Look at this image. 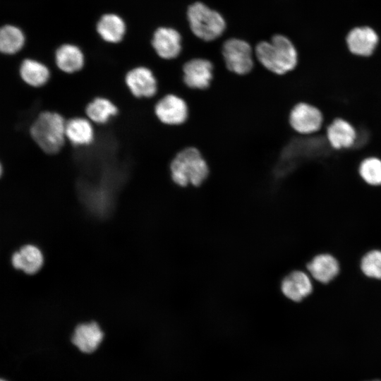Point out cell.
Instances as JSON below:
<instances>
[{"instance_id":"obj_1","label":"cell","mask_w":381,"mask_h":381,"mask_svg":"<svg viewBox=\"0 0 381 381\" xmlns=\"http://www.w3.org/2000/svg\"><path fill=\"white\" fill-rule=\"evenodd\" d=\"M66 119L60 113L44 110L31 123L28 132L33 143L44 154L56 155L67 143L65 126Z\"/></svg>"},{"instance_id":"obj_2","label":"cell","mask_w":381,"mask_h":381,"mask_svg":"<svg viewBox=\"0 0 381 381\" xmlns=\"http://www.w3.org/2000/svg\"><path fill=\"white\" fill-rule=\"evenodd\" d=\"M254 52L260 65L274 75H284L293 71L298 64V53L294 45L282 35H275L270 41L259 42Z\"/></svg>"},{"instance_id":"obj_3","label":"cell","mask_w":381,"mask_h":381,"mask_svg":"<svg viewBox=\"0 0 381 381\" xmlns=\"http://www.w3.org/2000/svg\"><path fill=\"white\" fill-rule=\"evenodd\" d=\"M172 181L180 187H198L208 178L210 167L201 151L195 146L179 150L169 164Z\"/></svg>"},{"instance_id":"obj_4","label":"cell","mask_w":381,"mask_h":381,"mask_svg":"<svg viewBox=\"0 0 381 381\" xmlns=\"http://www.w3.org/2000/svg\"><path fill=\"white\" fill-rule=\"evenodd\" d=\"M187 16L193 33L206 42L217 39L226 28L221 14L200 2H195L189 6Z\"/></svg>"},{"instance_id":"obj_5","label":"cell","mask_w":381,"mask_h":381,"mask_svg":"<svg viewBox=\"0 0 381 381\" xmlns=\"http://www.w3.org/2000/svg\"><path fill=\"white\" fill-rule=\"evenodd\" d=\"M222 56L226 68L236 75H247L255 67V52L250 44L243 40H226L222 47Z\"/></svg>"},{"instance_id":"obj_6","label":"cell","mask_w":381,"mask_h":381,"mask_svg":"<svg viewBox=\"0 0 381 381\" xmlns=\"http://www.w3.org/2000/svg\"><path fill=\"white\" fill-rule=\"evenodd\" d=\"M123 82L131 95L138 99L155 97L159 92V80L154 71L146 65H138L124 75Z\"/></svg>"},{"instance_id":"obj_7","label":"cell","mask_w":381,"mask_h":381,"mask_svg":"<svg viewBox=\"0 0 381 381\" xmlns=\"http://www.w3.org/2000/svg\"><path fill=\"white\" fill-rule=\"evenodd\" d=\"M153 114L164 126H179L188 120L190 109L184 98L175 93H167L155 103Z\"/></svg>"},{"instance_id":"obj_8","label":"cell","mask_w":381,"mask_h":381,"mask_svg":"<svg viewBox=\"0 0 381 381\" xmlns=\"http://www.w3.org/2000/svg\"><path fill=\"white\" fill-rule=\"evenodd\" d=\"M182 81L189 89L207 90L214 79L213 63L205 58H193L186 61L181 68Z\"/></svg>"},{"instance_id":"obj_9","label":"cell","mask_w":381,"mask_h":381,"mask_svg":"<svg viewBox=\"0 0 381 381\" xmlns=\"http://www.w3.org/2000/svg\"><path fill=\"white\" fill-rule=\"evenodd\" d=\"M306 269L313 282L328 284L339 275L341 264L336 256L325 252L314 255L306 264Z\"/></svg>"},{"instance_id":"obj_10","label":"cell","mask_w":381,"mask_h":381,"mask_svg":"<svg viewBox=\"0 0 381 381\" xmlns=\"http://www.w3.org/2000/svg\"><path fill=\"white\" fill-rule=\"evenodd\" d=\"M289 122L297 133L310 134L318 131L322 123V115L315 107L305 102L294 106L289 113Z\"/></svg>"},{"instance_id":"obj_11","label":"cell","mask_w":381,"mask_h":381,"mask_svg":"<svg viewBox=\"0 0 381 381\" xmlns=\"http://www.w3.org/2000/svg\"><path fill=\"white\" fill-rule=\"evenodd\" d=\"M315 284L308 273L295 270L287 274L280 284L283 295L293 302H301L308 298L314 291Z\"/></svg>"},{"instance_id":"obj_12","label":"cell","mask_w":381,"mask_h":381,"mask_svg":"<svg viewBox=\"0 0 381 381\" xmlns=\"http://www.w3.org/2000/svg\"><path fill=\"white\" fill-rule=\"evenodd\" d=\"M182 38L180 33L174 28L161 27L157 28L152 36V47L158 57L170 61L176 59L182 51Z\"/></svg>"},{"instance_id":"obj_13","label":"cell","mask_w":381,"mask_h":381,"mask_svg":"<svg viewBox=\"0 0 381 381\" xmlns=\"http://www.w3.org/2000/svg\"><path fill=\"white\" fill-rule=\"evenodd\" d=\"M65 134L67 143L75 147L91 145L95 140L96 129L94 123L85 116L66 119Z\"/></svg>"},{"instance_id":"obj_14","label":"cell","mask_w":381,"mask_h":381,"mask_svg":"<svg viewBox=\"0 0 381 381\" xmlns=\"http://www.w3.org/2000/svg\"><path fill=\"white\" fill-rule=\"evenodd\" d=\"M18 73L21 81L32 88L45 86L52 77V70L47 64L31 57L20 61Z\"/></svg>"},{"instance_id":"obj_15","label":"cell","mask_w":381,"mask_h":381,"mask_svg":"<svg viewBox=\"0 0 381 381\" xmlns=\"http://www.w3.org/2000/svg\"><path fill=\"white\" fill-rule=\"evenodd\" d=\"M85 63L84 52L73 44H61L54 54L55 68L65 74L73 75L79 73L84 68Z\"/></svg>"},{"instance_id":"obj_16","label":"cell","mask_w":381,"mask_h":381,"mask_svg":"<svg viewBox=\"0 0 381 381\" xmlns=\"http://www.w3.org/2000/svg\"><path fill=\"white\" fill-rule=\"evenodd\" d=\"M378 42V36L369 27H358L351 30L346 37L349 51L356 55L368 56L371 55Z\"/></svg>"},{"instance_id":"obj_17","label":"cell","mask_w":381,"mask_h":381,"mask_svg":"<svg viewBox=\"0 0 381 381\" xmlns=\"http://www.w3.org/2000/svg\"><path fill=\"white\" fill-rule=\"evenodd\" d=\"M119 113L117 105L109 98L97 96L92 99L85 106L84 115L95 125L107 124Z\"/></svg>"},{"instance_id":"obj_18","label":"cell","mask_w":381,"mask_h":381,"mask_svg":"<svg viewBox=\"0 0 381 381\" xmlns=\"http://www.w3.org/2000/svg\"><path fill=\"white\" fill-rule=\"evenodd\" d=\"M103 332L95 322L78 325L72 337V342L82 352L90 353L95 351L103 339Z\"/></svg>"},{"instance_id":"obj_19","label":"cell","mask_w":381,"mask_h":381,"mask_svg":"<svg viewBox=\"0 0 381 381\" xmlns=\"http://www.w3.org/2000/svg\"><path fill=\"white\" fill-rule=\"evenodd\" d=\"M327 138L333 148H348L356 143L357 133L350 123L337 119L328 126Z\"/></svg>"},{"instance_id":"obj_20","label":"cell","mask_w":381,"mask_h":381,"mask_svg":"<svg viewBox=\"0 0 381 381\" xmlns=\"http://www.w3.org/2000/svg\"><path fill=\"white\" fill-rule=\"evenodd\" d=\"M44 258L41 250L35 246L25 245L16 251L11 258L13 266L27 274H35L43 265Z\"/></svg>"},{"instance_id":"obj_21","label":"cell","mask_w":381,"mask_h":381,"mask_svg":"<svg viewBox=\"0 0 381 381\" xmlns=\"http://www.w3.org/2000/svg\"><path fill=\"white\" fill-rule=\"evenodd\" d=\"M97 32L100 37L108 43L117 44L124 37L126 25L116 14H105L97 24Z\"/></svg>"},{"instance_id":"obj_22","label":"cell","mask_w":381,"mask_h":381,"mask_svg":"<svg viewBox=\"0 0 381 381\" xmlns=\"http://www.w3.org/2000/svg\"><path fill=\"white\" fill-rule=\"evenodd\" d=\"M25 43L23 31L16 26L6 25L0 30V51L6 56H13L20 52Z\"/></svg>"},{"instance_id":"obj_23","label":"cell","mask_w":381,"mask_h":381,"mask_svg":"<svg viewBox=\"0 0 381 381\" xmlns=\"http://www.w3.org/2000/svg\"><path fill=\"white\" fill-rule=\"evenodd\" d=\"M359 268L366 278L381 281V250L375 248L365 253L361 258Z\"/></svg>"},{"instance_id":"obj_24","label":"cell","mask_w":381,"mask_h":381,"mask_svg":"<svg viewBox=\"0 0 381 381\" xmlns=\"http://www.w3.org/2000/svg\"><path fill=\"white\" fill-rule=\"evenodd\" d=\"M358 173L363 181L370 186H381V160L371 157L363 160Z\"/></svg>"},{"instance_id":"obj_25","label":"cell","mask_w":381,"mask_h":381,"mask_svg":"<svg viewBox=\"0 0 381 381\" xmlns=\"http://www.w3.org/2000/svg\"><path fill=\"white\" fill-rule=\"evenodd\" d=\"M373 381H381V380H373Z\"/></svg>"},{"instance_id":"obj_26","label":"cell","mask_w":381,"mask_h":381,"mask_svg":"<svg viewBox=\"0 0 381 381\" xmlns=\"http://www.w3.org/2000/svg\"><path fill=\"white\" fill-rule=\"evenodd\" d=\"M1 381H6V380H1Z\"/></svg>"}]
</instances>
